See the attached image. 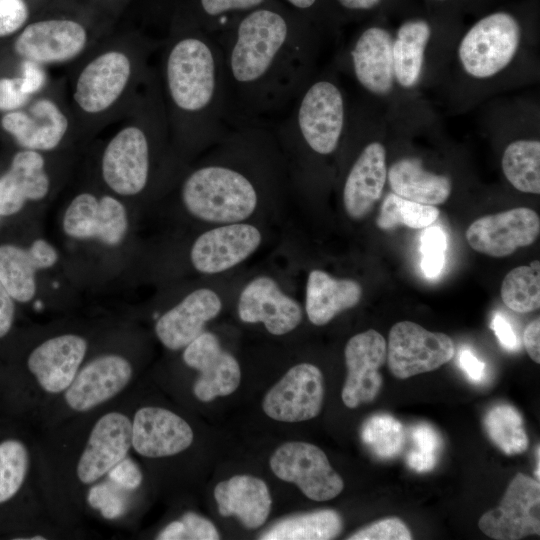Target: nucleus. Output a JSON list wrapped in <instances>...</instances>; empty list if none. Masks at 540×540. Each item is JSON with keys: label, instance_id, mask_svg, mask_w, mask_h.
<instances>
[{"label": "nucleus", "instance_id": "1", "mask_svg": "<svg viewBox=\"0 0 540 540\" xmlns=\"http://www.w3.org/2000/svg\"><path fill=\"white\" fill-rule=\"evenodd\" d=\"M214 38L233 125L282 115L316 72L312 33L278 9L261 5Z\"/></svg>", "mask_w": 540, "mask_h": 540}, {"label": "nucleus", "instance_id": "2", "mask_svg": "<svg viewBox=\"0 0 540 540\" xmlns=\"http://www.w3.org/2000/svg\"><path fill=\"white\" fill-rule=\"evenodd\" d=\"M161 52L156 74L169 133L188 145L219 141L233 124L218 42L189 29L172 34Z\"/></svg>", "mask_w": 540, "mask_h": 540}, {"label": "nucleus", "instance_id": "3", "mask_svg": "<svg viewBox=\"0 0 540 540\" xmlns=\"http://www.w3.org/2000/svg\"><path fill=\"white\" fill-rule=\"evenodd\" d=\"M351 109L331 71L315 72L276 123L278 142L294 152L324 158L333 155L346 136Z\"/></svg>", "mask_w": 540, "mask_h": 540}, {"label": "nucleus", "instance_id": "4", "mask_svg": "<svg viewBox=\"0 0 540 540\" xmlns=\"http://www.w3.org/2000/svg\"><path fill=\"white\" fill-rule=\"evenodd\" d=\"M130 114L107 143L101 160L105 183L122 196H134L145 189L152 139L169 131L156 70L137 94Z\"/></svg>", "mask_w": 540, "mask_h": 540}, {"label": "nucleus", "instance_id": "5", "mask_svg": "<svg viewBox=\"0 0 540 540\" xmlns=\"http://www.w3.org/2000/svg\"><path fill=\"white\" fill-rule=\"evenodd\" d=\"M153 43L112 44L94 53L78 70L72 101L87 118L106 116L152 74L146 60Z\"/></svg>", "mask_w": 540, "mask_h": 540}, {"label": "nucleus", "instance_id": "6", "mask_svg": "<svg viewBox=\"0 0 540 540\" xmlns=\"http://www.w3.org/2000/svg\"><path fill=\"white\" fill-rule=\"evenodd\" d=\"M181 199L194 217L223 225L248 219L257 208L259 189L255 177L240 163L212 161L187 175Z\"/></svg>", "mask_w": 540, "mask_h": 540}, {"label": "nucleus", "instance_id": "7", "mask_svg": "<svg viewBox=\"0 0 540 540\" xmlns=\"http://www.w3.org/2000/svg\"><path fill=\"white\" fill-rule=\"evenodd\" d=\"M522 42V27L512 14L490 13L475 22L462 36L457 60L466 76L488 80L507 69Z\"/></svg>", "mask_w": 540, "mask_h": 540}, {"label": "nucleus", "instance_id": "8", "mask_svg": "<svg viewBox=\"0 0 540 540\" xmlns=\"http://www.w3.org/2000/svg\"><path fill=\"white\" fill-rule=\"evenodd\" d=\"M455 353L453 340L412 321L395 323L390 331L386 361L399 379L431 372L449 362Z\"/></svg>", "mask_w": 540, "mask_h": 540}, {"label": "nucleus", "instance_id": "9", "mask_svg": "<svg viewBox=\"0 0 540 540\" xmlns=\"http://www.w3.org/2000/svg\"><path fill=\"white\" fill-rule=\"evenodd\" d=\"M273 473L281 480L295 483L314 501H328L338 496L344 482L331 467L326 454L317 446L290 441L279 446L270 458Z\"/></svg>", "mask_w": 540, "mask_h": 540}, {"label": "nucleus", "instance_id": "10", "mask_svg": "<svg viewBox=\"0 0 540 540\" xmlns=\"http://www.w3.org/2000/svg\"><path fill=\"white\" fill-rule=\"evenodd\" d=\"M89 45V34L83 24L53 18L26 25L14 41V51L23 61L45 67L71 62Z\"/></svg>", "mask_w": 540, "mask_h": 540}, {"label": "nucleus", "instance_id": "11", "mask_svg": "<svg viewBox=\"0 0 540 540\" xmlns=\"http://www.w3.org/2000/svg\"><path fill=\"white\" fill-rule=\"evenodd\" d=\"M478 526L496 540H518L540 535L539 480L517 473L509 483L500 505L485 512Z\"/></svg>", "mask_w": 540, "mask_h": 540}, {"label": "nucleus", "instance_id": "12", "mask_svg": "<svg viewBox=\"0 0 540 540\" xmlns=\"http://www.w3.org/2000/svg\"><path fill=\"white\" fill-rule=\"evenodd\" d=\"M540 233V218L528 207H516L473 221L465 236L475 251L496 258L533 244Z\"/></svg>", "mask_w": 540, "mask_h": 540}, {"label": "nucleus", "instance_id": "13", "mask_svg": "<svg viewBox=\"0 0 540 540\" xmlns=\"http://www.w3.org/2000/svg\"><path fill=\"white\" fill-rule=\"evenodd\" d=\"M323 398L322 372L315 365L301 363L290 368L267 392L262 408L276 421L302 422L320 413Z\"/></svg>", "mask_w": 540, "mask_h": 540}, {"label": "nucleus", "instance_id": "14", "mask_svg": "<svg viewBox=\"0 0 540 540\" xmlns=\"http://www.w3.org/2000/svg\"><path fill=\"white\" fill-rule=\"evenodd\" d=\"M347 377L341 397L348 408L373 401L379 394L383 378L379 369L386 362L387 343L374 329L351 337L344 349Z\"/></svg>", "mask_w": 540, "mask_h": 540}, {"label": "nucleus", "instance_id": "15", "mask_svg": "<svg viewBox=\"0 0 540 540\" xmlns=\"http://www.w3.org/2000/svg\"><path fill=\"white\" fill-rule=\"evenodd\" d=\"M392 44L389 30L370 26L348 47V68L360 88L372 96L386 97L395 88Z\"/></svg>", "mask_w": 540, "mask_h": 540}, {"label": "nucleus", "instance_id": "16", "mask_svg": "<svg viewBox=\"0 0 540 540\" xmlns=\"http://www.w3.org/2000/svg\"><path fill=\"white\" fill-rule=\"evenodd\" d=\"M262 236L253 225L223 224L201 234L193 243L190 258L203 274H217L246 260L260 246Z\"/></svg>", "mask_w": 540, "mask_h": 540}, {"label": "nucleus", "instance_id": "17", "mask_svg": "<svg viewBox=\"0 0 540 540\" xmlns=\"http://www.w3.org/2000/svg\"><path fill=\"white\" fill-rule=\"evenodd\" d=\"M185 364L200 372L193 392L202 402H210L218 396H227L239 386L240 366L236 358L222 349L217 336L202 332L184 349Z\"/></svg>", "mask_w": 540, "mask_h": 540}, {"label": "nucleus", "instance_id": "18", "mask_svg": "<svg viewBox=\"0 0 540 540\" xmlns=\"http://www.w3.org/2000/svg\"><path fill=\"white\" fill-rule=\"evenodd\" d=\"M1 126L22 148L45 152L60 145L69 131L70 120L58 101L43 95L27 111L5 113Z\"/></svg>", "mask_w": 540, "mask_h": 540}, {"label": "nucleus", "instance_id": "19", "mask_svg": "<svg viewBox=\"0 0 540 540\" xmlns=\"http://www.w3.org/2000/svg\"><path fill=\"white\" fill-rule=\"evenodd\" d=\"M124 205L112 196L98 200L90 193L77 195L63 217L64 232L76 239H97L110 246L119 244L127 232Z\"/></svg>", "mask_w": 540, "mask_h": 540}, {"label": "nucleus", "instance_id": "20", "mask_svg": "<svg viewBox=\"0 0 540 540\" xmlns=\"http://www.w3.org/2000/svg\"><path fill=\"white\" fill-rule=\"evenodd\" d=\"M238 315L245 323H263L270 334L277 336L294 330L303 317L300 304L268 276H258L242 289Z\"/></svg>", "mask_w": 540, "mask_h": 540}, {"label": "nucleus", "instance_id": "21", "mask_svg": "<svg viewBox=\"0 0 540 540\" xmlns=\"http://www.w3.org/2000/svg\"><path fill=\"white\" fill-rule=\"evenodd\" d=\"M132 446V422L120 412L103 415L93 426L77 464V476L91 484L121 462Z\"/></svg>", "mask_w": 540, "mask_h": 540}, {"label": "nucleus", "instance_id": "22", "mask_svg": "<svg viewBox=\"0 0 540 540\" xmlns=\"http://www.w3.org/2000/svg\"><path fill=\"white\" fill-rule=\"evenodd\" d=\"M385 146L367 142L351 164L343 183L344 210L353 220L365 218L382 197L387 182Z\"/></svg>", "mask_w": 540, "mask_h": 540}, {"label": "nucleus", "instance_id": "23", "mask_svg": "<svg viewBox=\"0 0 540 540\" xmlns=\"http://www.w3.org/2000/svg\"><path fill=\"white\" fill-rule=\"evenodd\" d=\"M132 373L126 358L116 354L99 356L76 374L65 390V401L75 411H89L121 392Z\"/></svg>", "mask_w": 540, "mask_h": 540}, {"label": "nucleus", "instance_id": "24", "mask_svg": "<svg viewBox=\"0 0 540 540\" xmlns=\"http://www.w3.org/2000/svg\"><path fill=\"white\" fill-rule=\"evenodd\" d=\"M190 425L161 407H142L132 422V446L141 456L161 458L186 450L193 442Z\"/></svg>", "mask_w": 540, "mask_h": 540}, {"label": "nucleus", "instance_id": "25", "mask_svg": "<svg viewBox=\"0 0 540 540\" xmlns=\"http://www.w3.org/2000/svg\"><path fill=\"white\" fill-rule=\"evenodd\" d=\"M87 342L74 334L50 338L29 355L27 366L40 387L52 394L65 391L85 357Z\"/></svg>", "mask_w": 540, "mask_h": 540}, {"label": "nucleus", "instance_id": "26", "mask_svg": "<svg viewBox=\"0 0 540 540\" xmlns=\"http://www.w3.org/2000/svg\"><path fill=\"white\" fill-rule=\"evenodd\" d=\"M221 309L222 302L216 292L209 288L197 289L157 320L156 335L170 350L185 348Z\"/></svg>", "mask_w": 540, "mask_h": 540}, {"label": "nucleus", "instance_id": "27", "mask_svg": "<svg viewBox=\"0 0 540 540\" xmlns=\"http://www.w3.org/2000/svg\"><path fill=\"white\" fill-rule=\"evenodd\" d=\"M49 188L50 180L42 154L26 149L17 152L10 168L0 177V215H13L23 208L26 201L45 198Z\"/></svg>", "mask_w": 540, "mask_h": 540}, {"label": "nucleus", "instance_id": "28", "mask_svg": "<svg viewBox=\"0 0 540 540\" xmlns=\"http://www.w3.org/2000/svg\"><path fill=\"white\" fill-rule=\"evenodd\" d=\"M57 259L55 248L44 239L35 240L29 249L1 245L0 282L14 300L28 302L36 291V271L52 267Z\"/></svg>", "mask_w": 540, "mask_h": 540}, {"label": "nucleus", "instance_id": "29", "mask_svg": "<svg viewBox=\"0 0 540 540\" xmlns=\"http://www.w3.org/2000/svg\"><path fill=\"white\" fill-rule=\"evenodd\" d=\"M214 497L222 516L235 515L248 529H257L267 520L271 496L266 483L250 475H236L219 482Z\"/></svg>", "mask_w": 540, "mask_h": 540}, {"label": "nucleus", "instance_id": "30", "mask_svg": "<svg viewBox=\"0 0 540 540\" xmlns=\"http://www.w3.org/2000/svg\"><path fill=\"white\" fill-rule=\"evenodd\" d=\"M362 287L353 279H338L322 270H312L306 284L305 310L316 326L329 323L361 300Z\"/></svg>", "mask_w": 540, "mask_h": 540}, {"label": "nucleus", "instance_id": "31", "mask_svg": "<svg viewBox=\"0 0 540 540\" xmlns=\"http://www.w3.org/2000/svg\"><path fill=\"white\" fill-rule=\"evenodd\" d=\"M387 182L394 194L421 204L440 205L451 194V179L427 170L417 157H402L387 169Z\"/></svg>", "mask_w": 540, "mask_h": 540}, {"label": "nucleus", "instance_id": "32", "mask_svg": "<svg viewBox=\"0 0 540 540\" xmlns=\"http://www.w3.org/2000/svg\"><path fill=\"white\" fill-rule=\"evenodd\" d=\"M431 37V26L420 18L406 20L397 29L392 57L395 83L400 88L412 90L420 84Z\"/></svg>", "mask_w": 540, "mask_h": 540}, {"label": "nucleus", "instance_id": "33", "mask_svg": "<svg viewBox=\"0 0 540 540\" xmlns=\"http://www.w3.org/2000/svg\"><path fill=\"white\" fill-rule=\"evenodd\" d=\"M343 521L338 512L323 509L298 514L275 523L265 531L262 540H329L342 531Z\"/></svg>", "mask_w": 540, "mask_h": 540}, {"label": "nucleus", "instance_id": "34", "mask_svg": "<svg viewBox=\"0 0 540 540\" xmlns=\"http://www.w3.org/2000/svg\"><path fill=\"white\" fill-rule=\"evenodd\" d=\"M502 172L518 191L540 193V142L538 139H517L503 151Z\"/></svg>", "mask_w": 540, "mask_h": 540}, {"label": "nucleus", "instance_id": "35", "mask_svg": "<svg viewBox=\"0 0 540 540\" xmlns=\"http://www.w3.org/2000/svg\"><path fill=\"white\" fill-rule=\"evenodd\" d=\"M484 425L489 438L506 455L523 453L529 444L519 411L509 405L492 407L486 414Z\"/></svg>", "mask_w": 540, "mask_h": 540}, {"label": "nucleus", "instance_id": "36", "mask_svg": "<svg viewBox=\"0 0 540 540\" xmlns=\"http://www.w3.org/2000/svg\"><path fill=\"white\" fill-rule=\"evenodd\" d=\"M501 299L511 310L528 313L540 307V264L519 266L507 273L501 284Z\"/></svg>", "mask_w": 540, "mask_h": 540}, {"label": "nucleus", "instance_id": "37", "mask_svg": "<svg viewBox=\"0 0 540 540\" xmlns=\"http://www.w3.org/2000/svg\"><path fill=\"white\" fill-rule=\"evenodd\" d=\"M440 211L434 205H426L404 199L389 192L381 204L376 225L381 230H392L399 225L412 229H424L432 225Z\"/></svg>", "mask_w": 540, "mask_h": 540}, {"label": "nucleus", "instance_id": "38", "mask_svg": "<svg viewBox=\"0 0 540 540\" xmlns=\"http://www.w3.org/2000/svg\"><path fill=\"white\" fill-rule=\"evenodd\" d=\"M45 82L44 68L23 61L21 76L0 78V111L7 113L22 108Z\"/></svg>", "mask_w": 540, "mask_h": 540}, {"label": "nucleus", "instance_id": "39", "mask_svg": "<svg viewBox=\"0 0 540 540\" xmlns=\"http://www.w3.org/2000/svg\"><path fill=\"white\" fill-rule=\"evenodd\" d=\"M29 469V453L18 440L0 443V504L10 500L20 490Z\"/></svg>", "mask_w": 540, "mask_h": 540}, {"label": "nucleus", "instance_id": "40", "mask_svg": "<svg viewBox=\"0 0 540 540\" xmlns=\"http://www.w3.org/2000/svg\"><path fill=\"white\" fill-rule=\"evenodd\" d=\"M362 437L374 454L382 459L398 455L404 443L402 424L388 414L369 418L363 426Z\"/></svg>", "mask_w": 540, "mask_h": 540}, {"label": "nucleus", "instance_id": "41", "mask_svg": "<svg viewBox=\"0 0 540 540\" xmlns=\"http://www.w3.org/2000/svg\"><path fill=\"white\" fill-rule=\"evenodd\" d=\"M266 0H198L200 10L211 23L208 33L217 36L230 27L228 16L248 13Z\"/></svg>", "mask_w": 540, "mask_h": 540}, {"label": "nucleus", "instance_id": "42", "mask_svg": "<svg viewBox=\"0 0 540 540\" xmlns=\"http://www.w3.org/2000/svg\"><path fill=\"white\" fill-rule=\"evenodd\" d=\"M422 270L426 277H437L445 263L447 238L439 227H427L422 235Z\"/></svg>", "mask_w": 540, "mask_h": 540}, {"label": "nucleus", "instance_id": "43", "mask_svg": "<svg viewBox=\"0 0 540 540\" xmlns=\"http://www.w3.org/2000/svg\"><path fill=\"white\" fill-rule=\"evenodd\" d=\"M349 540H410L411 532L399 518L389 517L376 521L349 536Z\"/></svg>", "mask_w": 540, "mask_h": 540}, {"label": "nucleus", "instance_id": "44", "mask_svg": "<svg viewBox=\"0 0 540 540\" xmlns=\"http://www.w3.org/2000/svg\"><path fill=\"white\" fill-rule=\"evenodd\" d=\"M29 17L25 0H0V37H7L21 29Z\"/></svg>", "mask_w": 540, "mask_h": 540}, {"label": "nucleus", "instance_id": "45", "mask_svg": "<svg viewBox=\"0 0 540 540\" xmlns=\"http://www.w3.org/2000/svg\"><path fill=\"white\" fill-rule=\"evenodd\" d=\"M88 500L91 506L99 509L108 519H114L124 511L123 500L105 483L94 486L89 491Z\"/></svg>", "mask_w": 540, "mask_h": 540}, {"label": "nucleus", "instance_id": "46", "mask_svg": "<svg viewBox=\"0 0 540 540\" xmlns=\"http://www.w3.org/2000/svg\"><path fill=\"white\" fill-rule=\"evenodd\" d=\"M180 521L182 523L181 540H217L220 538L214 524L194 512L185 513Z\"/></svg>", "mask_w": 540, "mask_h": 540}, {"label": "nucleus", "instance_id": "47", "mask_svg": "<svg viewBox=\"0 0 540 540\" xmlns=\"http://www.w3.org/2000/svg\"><path fill=\"white\" fill-rule=\"evenodd\" d=\"M109 478L121 488L133 490L142 482V473L135 462L124 458L108 472Z\"/></svg>", "mask_w": 540, "mask_h": 540}, {"label": "nucleus", "instance_id": "48", "mask_svg": "<svg viewBox=\"0 0 540 540\" xmlns=\"http://www.w3.org/2000/svg\"><path fill=\"white\" fill-rule=\"evenodd\" d=\"M411 437L419 452L437 456L441 447V437L439 433L429 424L421 423L411 429Z\"/></svg>", "mask_w": 540, "mask_h": 540}, {"label": "nucleus", "instance_id": "49", "mask_svg": "<svg viewBox=\"0 0 540 540\" xmlns=\"http://www.w3.org/2000/svg\"><path fill=\"white\" fill-rule=\"evenodd\" d=\"M490 327L505 349L509 351L517 349L518 341L516 334L510 323L502 315L496 314L492 319Z\"/></svg>", "mask_w": 540, "mask_h": 540}, {"label": "nucleus", "instance_id": "50", "mask_svg": "<svg viewBox=\"0 0 540 540\" xmlns=\"http://www.w3.org/2000/svg\"><path fill=\"white\" fill-rule=\"evenodd\" d=\"M523 343L530 358L540 363V319L531 321L525 328Z\"/></svg>", "mask_w": 540, "mask_h": 540}, {"label": "nucleus", "instance_id": "51", "mask_svg": "<svg viewBox=\"0 0 540 540\" xmlns=\"http://www.w3.org/2000/svg\"><path fill=\"white\" fill-rule=\"evenodd\" d=\"M14 319L13 298L0 282V338L11 329Z\"/></svg>", "mask_w": 540, "mask_h": 540}, {"label": "nucleus", "instance_id": "52", "mask_svg": "<svg viewBox=\"0 0 540 540\" xmlns=\"http://www.w3.org/2000/svg\"><path fill=\"white\" fill-rule=\"evenodd\" d=\"M459 362L461 368L471 380L479 382L483 378L485 364L478 360L471 351L463 350Z\"/></svg>", "mask_w": 540, "mask_h": 540}, {"label": "nucleus", "instance_id": "53", "mask_svg": "<svg viewBox=\"0 0 540 540\" xmlns=\"http://www.w3.org/2000/svg\"><path fill=\"white\" fill-rule=\"evenodd\" d=\"M407 465L416 472L431 471L436 463L437 456L428 455L417 450H411L406 457Z\"/></svg>", "mask_w": 540, "mask_h": 540}, {"label": "nucleus", "instance_id": "54", "mask_svg": "<svg viewBox=\"0 0 540 540\" xmlns=\"http://www.w3.org/2000/svg\"><path fill=\"white\" fill-rule=\"evenodd\" d=\"M342 7L351 11H367L375 8L381 0H336Z\"/></svg>", "mask_w": 540, "mask_h": 540}, {"label": "nucleus", "instance_id": "55", "mask_svg": "<svg viewBox=\"0 0 540 540\" xmlns=\"http://www.w3.org/2000/svg\"><path fill=\"white\" fill-rule=\"evenodd\" d=\"M293 8L300 11L310 10L317 2V0H285Z\"/></svg>", "mask_w": 540, "mask_h": 540}, {"label": "nucleus", "instance_id": "56", "mask_svg": "<svg viewBox=\"0 0 540 540\" xmlns=\"http://www.w3.org/2000/svg\"><path fill=\"white\" fill-rule=\"evenodd\" d=\"M436 1H444V0H436Z\"/></svg>", "mask_w": 540, "mask_h": 540}]
</instances>
